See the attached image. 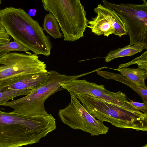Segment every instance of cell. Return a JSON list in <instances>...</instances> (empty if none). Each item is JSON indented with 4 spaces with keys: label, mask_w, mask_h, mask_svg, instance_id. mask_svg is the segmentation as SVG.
<instances>
[{
    "label": "cell",
    "mask_w": 147,
    "mask_h": 147,
    "mask_svg": "<svg viewBox=\"0 0 147 147\" xmlns=\"http://www.w3.org/2000/svg\"><path fill=\"white\" fill-rule=\"evenodd\" d=\"M25 52H9L0 58V85L20 76L49 73L38 55Z\"/></svg>",
    "instance_id": "obj_7"
},
{
    "label": "cell",
    "mask_w": 147,
    "mask_h": 147,
    "mask_svg": "<svg viewBox=\"0 0 147 147\" xmlns=\"http://www.w3.org/2000/svg\"><path fill=\"white\" fill-rule=\"evenodd\" d=\"M145 49L142 45H129L122 48L110 51L105 57L106 62H109L117 58L133 55L141 52Z\"/></svg>",
    "instance_id": "obj_14"
},
{
    "label": "cell",
    "mask_w": 147,
    "mask_h": 147,
    "mask_svg": "<svg viewBox=\"0 0 147 147\" xmlns=\"http://www.w3.org/2000/svg\"><path fill=\"white\" fill-rule=\"evenodd\" d=\"M56 128L51 114L22 115L0 110V147H21L39 142Z\"/></svg>",
    "instance_id": "obj_1"
},
{
    "label": "cell",
    "mask_w": 147,
    "mask_h": 147,
    "mask_svg": "<svg viewBox=\"0 0 147 147\" xmlns=\"http://www.w3.org/2000/svg\"><path fill=\"white\" fill-rule=\"evenodd\" d=\"M96 16L88 20V27L92 32L97 36L104 35L108 37L114 34L113 26L114 18L113 15L100 4L94 9Z\"/></svg>",
    "instance_id": "obj_10"
},
{
    "label": "cell",
    "mask_w": 147,
    "mask_h": 147,
    "mask_svg": "<svg viewBox=\"0 0 147 147\" xmlns=\"http://www.w3.org/2000/svg\"><path fill=\"white\" fill-rule=\"evenodd\" d=\"M142 147H147V144H145L143 146H142Z\"/></svg>",
    "instance_id": "obj_22"
},
{
    "label": "cell",
    "mask_w": 147,
    "mask_h": 147,
    "mask_svg": "<svg viewBox=\"0 0 147 147\" xmlns=\"http://www.w3.org/2000/svg\"><path fill=\"white\" fill-rule=\"evenodd\" d=\"M69 93L71 101L68 105L60 109L58 115L65 124L75 130H80L92 136L105 134L109 127L96 119L86 110L74 94Z\"/></svg>",
    "instance_id": "obj_8"
},
{
    "label": "cell",
    "mask_w": 147,
    "mask_h": 147,
    "mask_svg": "<svg viewBox=\"0 0 147 147\" xmlns=\"http://www.w3.org/2000/svg\"><path fill=\"white\" fill-rule=\"evenodd\" d=\"M32 91L27 90H13L0 89V104L6 103L16 97L22 95L26 96Z\"/></svg>",
    "instance_id": "obj_16"
},
{
    "label": "cell",
    "mask_w": 147,
    "mask_h": 147,
    "mask_svg": "<svg viewBox=\"0 0 147 147\" xmlns=\"http://www.w3.org/2000/svg\"><path fill=\"white\" fill-rule=\"evenodd\" d=\"M95 118L120 128L147 131V114H138L90 95H74Z\"/></svg>",
    "instance_id": "obj_3"
},
{
    "label": "cell",
    "mask_w": 147,
    "mask_h": 147,
    "mask_svg": "<svg viewBox=\"0 0 147 147\" xmlns=\"http://www.w3.org/2000/svg\"><path fill=\"white\" fill-rule=\"evenodd\" d=\"M58 22L53 15L50 12L46 14L44 17L42 29L54 39L63 37L60 30Z\"/></svg>",
    "instance_id": "obj_15"
},
{
    "label": "cell",
    "mask_w": 147,
    "mask_h": 147,
    "mask_svg": "<svg viewBox=\"0 0 147 147\" xmlns=\"http://www.w3.org/2000/svg\"><path fill=\"white\" fill-rule=\"evenodd\" d=\"M0 50L9 52L11 51L27 52L29 50L21 44L16 41L9 42L5 45L0 46Z\"/></svg>",
    "instance_id": "obj_18"
},
{
    "label": "cell",
    "mask_w": 147,
    "mask_h": 147,
    "mask_svg": "<svg viewBox=\"0 0 147 147\" xmlns=\"http://www.w3.org/2000/svg\"><path fill=\"white\" fill-rule=\"evenodd\" d=\"M9 52L4 50H0V58Z\"/></svg>",
    "instance_id": "obj_21"
},
{
    "label": "cell",
    "mask_w": 147,
    "mask_h": 147,
    "mask_svg": "<svg viewBox=\"0 0 147 147\" xmlns=\"http://www.w3.org/2000/svg\"><path fill=\"white\" fill-rule=\"evenodd\" d=\"M61 86L63 89L74 95L83 94L90 95L133 113L138 114L143 113L129 103L125 93L120 91L116 92L110 91L105 88L104 85H98L88 82L86 80L76 79L61 84Z\"/></svg>",
    "instance_id": "obj_9"
},
{
    "label": "cell",
    "mask_w": 147,
    "mask_h": 147,
    "mask_svg": "<svg viewBox=\"0 0 147 147\" xmlns=\"http://www.w3.org/2000/svg\"><path fill=\"white\" fill-rule=\"evenodd\" d=\"M137 64L138 67L143 68L147 70V51H146L142 54L128 63L120 64L117 69L127 67L132 64Z\"/></svg>",
    "instance_id": "obj_17"
},
{
    "label": "cell",
    "mask_w": 147,
    "mask_h": 147,
    "mask_svg": "<svg viewBox=\"0 0 147 147\" xmlns=\"http://www.w3.org/2000/svg\"><path fill=\"white\" fill-rule=\"evenodd\" d=\"M103 5L115 12L123 22L130 45H138L147 49V2L142 4H115L102 0Z\"/></svg>",
    "instance_id": "obj_6"
},
{
    "label": "cell",
    "mask_w": 147,
    "mask_h": 147,
    "mask_svg": "<svg viewBox=\"0 0 147 147\" xmlns=\"http://www.w3.org/2000/svg\"><path fill=\"white\" fill-rule=\"evenodd\" d=\"M129 102L138 110L141 111L144 113L147 114V102L141 103L130 100Z\"/></svg>",
    "instance_id": "obj_20"
},
{
    "label": "cell",
    "mask_w": 147,
    "mask_h": 147,
    "mask_svg": "<svg viewBox=\"0 0 147 147\" xmlns=\"http://www.w3.org/2000/svg\"><path fill=\"white\" fill-rule=\"evenodd\" d=\"M1 1L0 0V6H1Z\"/></svg>",
    "instance_id": "obj_23"
},
{
    "label": "cell",
    "mask_w": 147,
    "mask_h": 147,
    "mask_svg": "<svg viewBox=\"0 0 147 147\" xmlns=\"http://www.w3.org/2000/svg\"><path fill=\"white\" fill-rule=\"evenodd\" d=\"M44 9L57 21L65 41H74L84 36L88 27L86 11L79 0H42Z\"/></svg>",
    "instance_id": "obj_5"
},
{
    "label": "cell",
    "mask_w": 147,
    "mask_h": 147,
    "mask_svg": "<svg viewBox=\"0 0 147 147\" xmlns=\"http://www.w3.org/2000/svg\"><path fill=\"white\" fill-rule=\"evenodd\" d=\"M104 68L105 67L99 68L96 71L97 74L106 79L114 80L129 86L138 94L143 102H147V89L140 87L121 74L100 70Z\"/></svg>",
    "instance_id": "obj_12"
},
{
    "label": "cell",
    "mask_w": 147,
    "mask_h": 147,
    "mask_svg": "<svg viewBox=\"0 0 147 147\" xmlns=\"http://www.w3.org/2000/svg\"><path fill=\"white\" fill-rule=\"evenodd\" d=\"M110 68L118 71L139 86L147 89L145 82V80L147 78V70L139 67L131 68L127 67L120 69Z\"/></svg>",
    "instance_id": "obj_13"
},
{
    "label": "cell",
    "mask_w": 147,
    "mask_h": 147,
    "mask_svg": "<svg viewBox=\"0 0 147 147\" xmlns=\"http://www.w3.org/2000/svg\"><path fill=\"white\" fill-rule=\"evenodd\" d=\"M9 36L0 21V46L4 45L9 42L10 41Z\"/></svg>",
    "instance_id": "obj_19"
},
{
    "label": "cell",
    "mask_w": 147,
    "mask_h": 147,
    "mask_svg": "<svg viewBox=\"0 0 147 147\" xmlns=\"http://www.w3.org/2000/svg\"><path fill=\"white\" fill-rule=\"evenodd\" d=\"M0 21L8 34L37 55H50L52 43L42 28L21 8L6 7L0 10Z\"/></svg>",
    "instance_id": "obj_2"
},
{
    "label": "cell",
    "mask_w": 147,
    "mask_h": 147,
    "mask_svg": "<svg viewBox=\"0 0 147 147\" xmlns=\"http://www.w3.org/2000/svg\"><path fill=\"white\" fill-rule=\"evenodd\" d=\"M49 74L40 73L25 75L14 78L0 85V89L27 90L33 91L45 81Z\"/></svg>",
    "instance_id": "obj_11"
},
{
    "label": "cell",
    "mask_w": 147,
    "mask_h": 147,
    "mask_svg": "<svg viewBox=\"0 0 147 147\" xmlns=\"http://www.w3.org/2000/svg\"><path fill=\"white\" fill-rule=\"evenodd\" d=\"M90 72L81 74L68 76L59 74L54 70L49 71L48 77L39 87L31 93L22 98L0 104L12 108V112L26 116L46 115L49 113L45 110V103L49 97L63 90L61 84L78 79Z\"/></svg>",
    "instance_id": "obj_4"
}]
</instances>
